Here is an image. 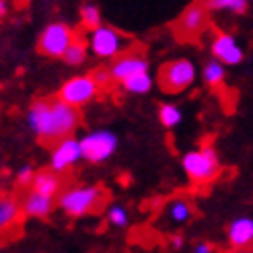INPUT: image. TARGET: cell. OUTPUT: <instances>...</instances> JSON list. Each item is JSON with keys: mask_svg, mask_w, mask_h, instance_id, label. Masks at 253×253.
<instances>
[{"mask_svg": "<svg viewBox=\"0 0 253 253\" xmlns=\"http://www.w3.org/2000/svg\"><path fill=\"white\" fill-rule=\"evenodd\" d=\"M79 122V107L66 103L60 97L54 101H35L27 111L29 130L45 142H58L72 136Z\"/></svg>", "mask_w": 253, "mask_h": 253, "instance_id": "cell-1", "label": "cell"}, {"mask_svg": "<svg viewBox=\"0 0 253 253\" xmlns=\"http://www.w3.org/2000/svg\"><path fill=\"white\" fill-rule=\"evenodd\" d=\"M181 167L189 179L198 185H206L214 181L222 171L220 159L212 146H200L185 153V157L181 159Z\"/></svg>", "mask_w": 253, "mask_h": 253, "instance_id": "cell-2", "label": "cell"}, {"mask_svg": "<svg viewBox=\"0 0 253 253\" xmlns=\"http://www.w3.org/2000/svg\"><path fill=\"white\" fill-rule=\"evenodd\" d=\"M101 202H103V192L97 185H77L60 194L58 206L66 216L81 218L95 212Z\"/></svg>", "mask_w": 253, "mask_h": 253, "instance_id": "cell-3", "label": "cell"}, {"mask_svg": "<svg viewBox=\"0 0 253 253\" xmlns=\"http://www.w3.org/2000/svg\"><path fill=\"white\" fill-rule=\"evenodd\" d=\"M196 77H198V70H196L194 62L187 58H179V60H171L161 66L159 84L165 93L179 95L196 83Z\"/></svg>", "mask_w": 253, "mask_h": 253, "instance_id": "cell-4", "label": "cell"}, {"mask_svg": "<svg viewBox=\"0 0 253 253\" xmlns=\"http://www.w3.org/2000/svg\"><path fill=\"white\" fill-rule=\"evenodd\" d=\"M120 146L118 136L111 130H93L81 138V148H83V159L99 165V163L109 161Z\"/></svg>", "mask_w": 253, "mask_h": 253, "instance_id": "cell-5", "label": "cell"}, {"mask_svg": "<svg viewBox=\"0 0 253 253\" xmlns=\"http://www.w3.org/2000/svg\"><path fill=\"white\" fill-rule=\"evenodd\" d=\"M86 45L91 49V54L97 58L103 60L118 58L126 49V35H122L113 27H107V25H99V27L91 29V33H88Z\"/></svg>", "mask_w": 253, "mask_h": 253, "instance_id": "cell-6", "label": "cell"}, {"mask_svg": "<svg viewBox=\"0 0 253 253\" xmlns=\"http://www.w3.org/2000/svg\"><path fill=\"white\" fill-rule=\"evenodd\" d=\"M74 29L66 23H49L47 27L42 31L37 47L43 56L49 58H62L66 52V47L70 45V42L74 40Z\"/></svg>", "mask_w": 253, "mask_h": 253, "instance_id": "cell-7", "label": "cell"}, {"mask_svg": "<svg viewBox=\"0 0 253 253\" xmlns=\"http://www.w3.org/2000/svg\"><path fill=\"white\" fill-rule=\"evenodd\" d=\"M97 93H99V84L95 83L93 74H81V77H72L70 81L62 84L60 99L74 107H81L91 103L97 97Z\"/></svg>", "mask_w": 253, "mask_h": 253, "instance_id": "cell-8", "label": "cell"}, {"mask_svg": "<svg viewBox=\"0 0 253 253\" xmlns=\"http://www.w3.org/2000/svg\"><path fill=\"white\" fill-rule=\"evenodd\" d=\"M81 161H83L81 140H77V138H72V136H66L56 142L52 157H49V169L56 173H64L70 167L79 165Z\"/></svg>", "mask_w": 253, "mask_h": 253, "instance_id": "cell-9", "label": "cell"}, {"mask_svg": "<svg viewBox=\"0 0 253 253\" xmlns=\"http://www.w3.org/2000/svg\"><path fill=\"white\" fill-rule=\"evenodd\" d=\"M208 21L210 19H208L206 4L204 2H194L181 12L179 21H177V29H179V33L185 37V40H194V37H198L208 27Z\"/></svg>", "mask_w": 253, "mask_h": 253, "instance_id": "cell-10", "label": "cell"}, {"mask_svg": "<svg viewBox=\"0 0 253 253\" xmlns=\"http://www.w3.org/2000/svg\"><path fill=\"white\" fill-rule=\"evenodd\" d=\"M146 70H148V60L140 52H122L118 58H113V64L109 66L111 81H118V83Z\"/></svg>", "mask_w": 253, "mask_h": 253, "instance_id": "cell-11", "label": "cell"}, {"mask_svg": "<svg viewBox=\"0 0 253 253\" xmlns=\"http://www.w3.org/2000/svg\"><path fill=\"white\" fill-rule=\"evenodd\" d=\"M210 49H212V56L218 62H222L224 66H237V64H241L245 58L243 47L239 45V42L229 33H218L212 40Z\"/></svg>", "mask_w": 253, "mask_h": 253, "instance_id": "cell-12", "label": "cell"}, {"mask_svg": "<svg viewBox=\"0 0 253 253\" xmlns=\"http://www.w3.org/2000/svg\"><path fill=\"white\" fill-rule=\"evenodd\" d=\"M229 243L235 249H247L253 245V218L249 216H239L229 224Z\"/></svg>", "mask_w": 253, "mask_h": 253, "instance_id": "cell-13", "label": "cell"}, {"mask_svg": "<svg viewBox=\"0 0 253 253\" xmlns=\"http://www.w3.org/2000/svg\"><path fill=\"white\" fill-rule=\"evenodd\" d=\"M52 210H54V198L42 196L33 192V189L21 202V212L29 218H45L52 214Z\"/></svg>", "mask_w": 253, "mask_h": 253, "instance_id": "cell-14", "label": "cell"}, {"mask_svg": "<svg viewBox=\"0 0 253 253\" xmlns=\"http://www.w3.org/2000/svg\"><path fill=\"white\" fill-rule=\"evenodd\" d=\"M60 175L56 171H40L35 173L33 181H31V189L42 196H49V198H56L60 194Z\"/></svg>", "mask_w": 253, "mask_h": 253, "instance_id": "cell-15", "label": "cell"}, {"mask_svg": "<svg viewBox=\"0 0 253 253\" xmlns=\"http://www.w3.org/2000/svg\"><path fill=\"white\" fill-rule=\"evenodd\" d=\"M21 216V202L15 198L4 196L0 198V231H6L8 226H12Z\"/></svg>", "mask_w": 253, "mask_h": 253, "instance_id": "cell-16", "label": "cell"}, {"mask_svg": "<svg viewBox=\"0 0 253 253\" xmlns=\"http://www.w3.org/2000/svg\"><path fill=\"white\" fill-rule=\"evenodd\" d=\"M122 88L130 95H146L150 88H153V77L148 74V70L138 72V74H134V77L122 81Z\"/></svg>", "mask_w": 253, "mask_h": 253, "instance_id": "cell-17", "label": "cell"}, {"mask_svg": "<svg viewBox=\"0 0 253 253\" xmlns=\"http://www.w3.org/2000/svg\"><path fill=\"white\" fill-rule=\"evenodd\" d=\"M86 49H88L86 42L83 40V37L74 35V40L66 47V52H64V56H62V60H64L68 66H81V64H84V60H86Z\"/></svg>", "mask_w": 253, "mask_h": 253, "instance_id": "cell-18", "label": "cell"}, {"mask_svg": "<svg viewBox=\"0 0 253 253\" xmlns=\"http://www.w3.org/2000/svg\"><path fill=\"white\" fill-rule=\"evenodd\" d=\"M226 66L222 62H218L216 58L208 60L204 64V70H202V77H204V83L208 86H220L224 83V77H226Z\"/></svg>", "mask_w": 253, "mask_h": 253, "instance_id": "cell-19", "label": "cell"}, {"mask_svg": "<svg viewBox=\"0 0 253 253\" xmlns=\"http://www.w3.org/2000/svg\"><path fill=\"white\" fill-rule=\"evenodd\" d=\"M167 216L175 224H183V222H187L189 218H192V206H189L187 200H181V198L171 200L167 204Z\"/></svg>", "mask_w": 253, "mask_h": 253, "instance_id": "cell-20", "label": "cell"}, {"mask_svg": "<svg viewBox=\"0 0 253 253\" xmlns=\"http://www.w3.org/2000/svg\"><path fill=\"white\" fill-rule=\"evenodd\" d=\"M208 10H220V12H231V15H243L249 6V0H206Z\"/></svg>", "mask_w": 253, "mask_h": 253, "instance_id": "cell-21", "label": "cell"}, {"mask_svg": "<svg viewBox=\"0 0 253 253\" xmlns=\"http://www.w3.org/2000/svg\"><path fill=\"white\" fill-rule=\"evenodd\" d=\"M159 120L169 130L177 128V126L181 124V120H183V111H181L179 105H175V103H163L159 107Z\"/></svg>", "mask_w": 253, "mask_h": 253, "instance_id": "cell-22", "label": "cell"}, {"mask_svg": "<svg viewBox=\"0 0 253 253\" xmlns=\"http://www.w3.org/2000/svg\"><path fill=\"white\" fill-rule=\"evenodd\" d=\"M81 23H83V27L84 29H95V27H99V25H103V21H101V10H99V6L97 4H83V8H81Z\"/></svg>", "mask_w": 253, "mask_h": 253, "instance_id": "cell-23", "label": "cell"}, {"mask_svg": "<svg viewBox=\"0 0 253 253\" xmlns=\"http://www.w3.org/2000/svg\"><path fill=\"white\" fill-rule=\"evenodd\" d=\"M105 218H107V222H109L111 226H116V229H126V226H128V222H130V214H128V210H126L124 206L113 204V206L107 208Z\"/></svg>", "mask_w": 253, "mask_h": 253, "instance_id": "cell-24", "label": "cell"}, {"mask_svg": "<svg viewBox=\"0 0 253 253\" xmlns=\"http://www.w3.org/2000/svg\"><path fill=\"white\" fill-rule=\"evenodd\" d=\"M33 177H35L33 167H23V169H19V173H17V185H21V187L31 185Z\"/></svg>", "mask_w": 253, "mask_h": 253, "instance_id": "cell-25", "label": "cell"}, {"mask_svg": "<svg viewBox=\"0 0 253 253\" xmlns=\"http://www.w3.org/2000/svg\"><path fill=\"white\" fill-rule=\"evenodd\" d=\"M93 79L95 83L99 84V88H103L111 83V74H109V68H99L97 72H93Z\"/></svg>", "mask_w": 253, "mask_h": 253, "instance_id": "cell-26", "label": "cell"}, {"mask_svg": "<svg viewBox=\"0 0 253 253\" xmlns=\"http://www.w3.org/2000/svg\"><path fill=\"white\" fill-rule=\"evenodd\" d=\"M194 253H214V247L206 241H202V243H196L194 245Z\"/></svg>", "mask_w": 253, "mask_h": 253, "instance_id": "cell-27", "label": "cell"}, {"mask_svg": "<svg viewBox=\"0 0 253 253\" xmlns=\"http://www.w3.org/2000/svg\"><path fill=\"white\" fill-rule=\"evenodd\" d=\"M169 245H171L173 249H181V247H183V237H181V235L171 237V239H169Z\"/></svg>", "mask_w": 253, "mask_h": 253, "instance_id": "cell-28", "label": "cell"}, {"mask_svg": "<svg viewBox=\"0 0 253 253\" xmlns=\"http://www.w3.org/2000/svg\"><path fill=\"white\" fill-rule=\"evenodd\" d=\"M6 12H8V2L6 0H0V19H4Z\"/></svg>", "mask_w": 253, "mask_h": 253, "instance_id": "cell-29", "label": "cell"}, {"mask_svg": "<svg viewBox=\"0 0 253 253\" xmlns=\"http://www.w3.org/2000/svg\"><path fill=\"white\" fill-rule=\"evenodd\" d=\"M0 187H2V175H0Z\"/></svg>", "mask_w": 253, "mask_h": 253, "instance_id": "cell-30", "label": "cell"}]
</instances>
